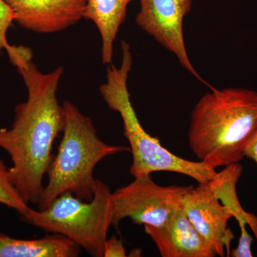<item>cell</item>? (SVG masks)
I'll use <instances>...</instances> for the list:
<instances>
[{
    "instance_id": "1",
    "label": "cell",
    "mask_w": 257,
    "mask_h": 257,
    "mask_svg": "<svg viewBox=\"0 0 257 257\" xmlns=\"http://www.w3.org/2000/svg\"><path fill=\"white\" fill-rule=\"evenodd\" d=\"M28 90V99L16 106L11 127L0 128V148L9 155L12 182L27 203L38 204L43 179L54 155L52 147L63 130L64 108L57 91L62 67L49 73L39 70L28 47L13 46L7 51Z\"/></svg>"
},
{
    "instance_id": "2",
    "label": "cell",
    "mask_w": 257,
    "mask_h": 257,
    "mask_svg": "<svg viewBox=\"0 0 257 257\" xmlns=\"http://www.w3.org/2000/svg\"><path fill=\"white\" fill-rule=\"evenodd\" d=\"M257 130V92L243 88H211L191 114L189 147L216 169L239 163Z\"/></svg>"
},
{
    "instance_id": "3",
    "label": "cell",
    "mask_w": 257,
    "mask_h": 257,
    "mask_svg": "<svg viewBox=\"0 0 257 257\" xmlns=\"http://www.w3.org/2000/svg\"><path fill=\"white\" fill-rule=\"evenodd\" d=\"M64 126L58 151L47 175L38 210L46 209L64 193H72L79 199L91 201L96 187L94 170L106 157L130 152L125 146L107 145L98 136L92 120L71 101L63 103Z\"/></svg>"
},
{
    "instance_id": "4",
    "label": "cell",
    "mask_w": 257,
    "mask_h": 257,
    "mask_svg": "<svg viewBox=\"0 0 257 257\" xmlns=\"http://www.w3.org/2000/svg\"><path fill=\"white\" fill-rule=\"evenodd\" d=\"M121 66L107 67L106 82L99 87V92L108 107L119 113L122 119L124 135L133 155L130 168L131 175L135 178L156 172H175L191 177L199 184L207 183L215 178L217 172L214 167L202 161L193 162L176 156L145 131L139 121L128 90L133 55L125 41L121 42Z\"/></svg>"
},
{
    "instance_id": "5",
    "label": "cell",
    "mask_w": 257,
    "mask_h": 257,
    "mask_svg": "<svg viewBox=\"0 0 257 257\" xmlns=\"http://www.w3.org/2000/svg\"><path fill=\"white\" fill-rule=\"evenodd\" d=\"M23 221L52 234L63 235L94 257H104L114 217L112 192L97 179L94 197L84 201L72 193L61 194L42 210H30Z\"/></svg>"
},
{
    "instance_id": "6",
    "label": "cell",
    "mask_w": 257,
    "mask_h": 257,
    "mask_svg": "<svg viewBox=\"0 0 257 257\" xmlns=\"http://www.w3.org/2000/svg\"><path fill=\"white\" fill-rule=\"evenodd\" d=\"M192 186H161L151 175L135 177L127 185L112 192V225L130 218L134 224L159 227L166 224L184 207Z\"/></svg>"
},
{
    "instance_id": "7",
    "label": "cell",
    "mask_w": 257,
    "mask_h": 257,
    "mask_svg": "<svg viewBox=\"0 0 257 257\" xmlns=\"http://www.w3.org/2000/svg\"><path fill=\"white\" fill-rule=\"evenodd\" d=\"M192 3V0H140L136 21L144 31L172 52L186 70L209 85L193 67L184 43V18L190 11Z\"/></svg>"
},
{
    "instance_id": "8",
    "label": "cell",
    "mask_w": 257,
    "mask_h": 257,
    "mask_svg": "<svg viewBox=\"0 0 257 257\" xmlns=\"http://www.w3.org/2000/svg\"><path fill=\"white\" fill-rule=\"evenodd\" d=\"M186 214L208 242L212 245L218 256H230V245L234 235L228 226L234 217L232 211L221 202L210 183L199 184L193 187L184 203Z\"/></svg>"
},
{
    "instance_id": "9",
    "label": "cell",
    "mask_w": 257,
    "mask_h": 257,
    "mask_svg": "<svg viewBox=\"0 0 257 257\" xmlns=\"http://www.w3.org/2000/svg\"><path fill=\"white\" fill-rule=\"evenodd\" d=\"M20 27L37 33L63 31L84 18L86 0H5Z\"/></svg>"
},
{
    "instance_id": "10",
    "label": "cell",
    "mask_w": 257,
    "mask_h": 257,
    "mask_svg": "<svg viewBox=\"0 0 257 257\" xmlns=\"http://www.w3.org/2000/svg\"><path fill=\"white\" fill-rule=\"evenodd\" d=\"M145 232L156 245L162 257H214L212 245L198 232L184 207L159 227L144 225Z\"/></svg>"
},
{
    "instance_id": "11",
    "label": "cell",
    "mask_w": 257,
    "mask_h": 257,
    "mask_svg": "<svg viewBox=\"0 0 257 257\" xmlns=\"http://www.w3.org/2000/svg\"><path fill=\"white\" fill-rule=\"evenodd\" d=\"M133 0H87L84 18L95 25L101 40V61L111 64L114 44L126 18L128 5Z\"/></svg>"
},
{
    "instance_id": "12",
    "label": "cell",
    "mask_w": 257,
    "mask_h": 257,
    "mask_svg": "<svg viewBox=\"0 0 257 257\" xmlns=\"http://www.w3.org/2000/svg\"><path fill=\"white\" fill-rule=\"evenodd\" d=\"M82 248L63 235L20 239L0 233V257H77Z\"/></svg>"
},
{
    "instance_id": "13",
    "label": "cell",
    "mask_w": 257,
    "mask_h": 257,
    "mask_svg": "<svg viewBox=\"0 0 257 257\" xmlns=\"http://www.w3.org/2000/svg\"><path fill=\"white\" fill-rule=\"evenodd\" d=\"M225 167L209 183L221 202L232 211L240 229L248 225L257 239V217L243 209L236 194V184L242 173V167L236 163Z\"/></svg>"
},
{
    "instance_id": "14",
    "label": "cell",
    "mask_w": 257,
    "mask_h": 257,
    "mask_svg": "<svg viewBox=\"0 0 257 257\" xmlns=\"http://www.w3.org/2000/svg\"><path fill=\"white\" fill-rule=\"evenodd\" d=\"M0 204L18 211L20 216L25 215L30 209L18 189L10 179L9 168L0 160Z\"/></svg>"
},
{
    "instance_id": "15",
    "label": "cell",
    "mask_w": 257,
    "mask_h": 257,
    "mask_svg": "<svg viewBox=\"0 0 257 257\" xmlns=\"http://www.w3.org/2000/svg\"><path fill=\"white\" fill-rule=\"evenodd\" d=\"M15 20V15L11 8L5 3V0H0V50H9L11 45L8 41L7 35L10 27Z\"/></svg>"
},
{
    "instance_id": "16",
    "label": "cell",
    "mask_w": 257,
    "mask_h": 257,
    "mask_svg": "<svg viewBox=\"0 0 257 257\" xmlns=\"http://www.w3.org/2000/svg\"><path fill=\"white\" fill-rule=\"evenodd\" d=\"M253 237L246 229L240 230V236L237 247L230 253L233 257H252L251 243Z\"/></svg>"
},
{
    "instance_id": "17",
    "label": "cell",
    "mask_w": 257,
    "mask_h": 257,
    "mask_svg": "<svg viewBox=\"0 0 257 257\" xmlns=\"http://www.w3.org/2000/svg\"><path fill=\"white\" fill-rule=\"evenodd\" d=\"M125 256H126V248L122 240L116 236L108 238L104 246V257Z\"/></svg>"
},
{
    "instance_id": "18",
    "label": "cell",
    "mask_w": 257,
    "mask_h": 257,
    "mask_svg": "<svg viewBox=\"0 0 257 257\" xmlns=\"http://www.w3.org/2000/svg\"><path fill=\"white\" fill-rule=\"evenodd\" d=\"M245 157L254 161L257 165V130L248 144L245 151Z\"/></svg>"
},
{
    "instance_id": "19",
    "label": "cell",
    "mask_w": 257,
    "mask_h": 257,
    "mask_svg": "<svg viewBox=\"0 0 257 257\" xmlns=\"http://www.w3.org/2000/svg\"><path fill=\"white\" fill-rule=\"evenodd\" d=\"M86 1H87V0H86Z\"/></svg>"
}]
</instances>
